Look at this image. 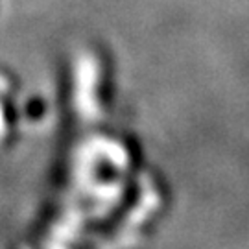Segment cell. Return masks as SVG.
Returning a JSON list of instances; mask_svg holds the SVG:
<instances>
[{
  "label": "cell",
  "instance_id": "obj_1",
  "mask_svg": "<svg viewBox=\"0 0 249 249\" xmlns=\"http://www.w3.org/2000/svg\"><path fill=\"white\" fill-rule=\"evenodd\" d=\"M24 113L28 115V118H32V120H37V118H41L43 113H45V102L39 98H34L30 100L24 107Z\"/></svg>",
  "mask_w": 249,
  "mask_h": 249
}]
</instances>
